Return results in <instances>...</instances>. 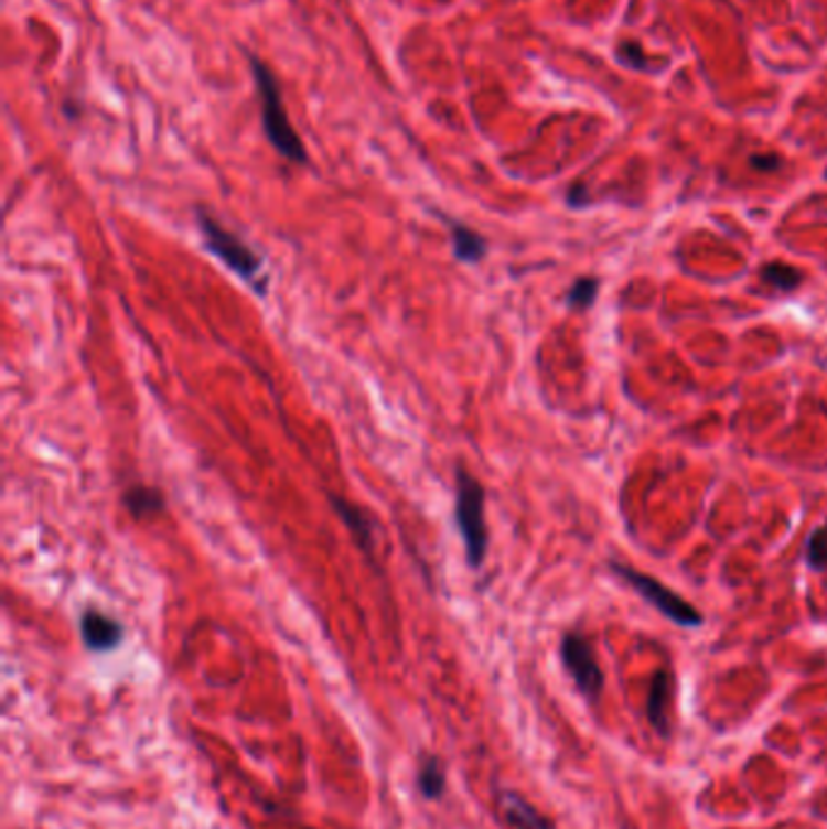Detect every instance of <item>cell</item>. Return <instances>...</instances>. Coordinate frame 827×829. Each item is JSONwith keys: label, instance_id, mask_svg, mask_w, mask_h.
<instances>
[{"label": "cell", "instance_id": "1", "mask_svg": "<svg viewBox=\"0 0 827 829\" xmlns=\"http://www.w3.org/2000/svg\"><path fill=\"white\" fill-rule=\"evenodd\" d=\"M248 64L253 73L255 93H258L260 97V115H262V129H265L267 141H270L272 149L282 158H287V161L307 165L309 163L307 146H303L294 125H291L287 117L282 90H279V80L275 76V71L267 66L262 58L253 54L248 58Z\"/></svg>", "mask_w": 827, "mask_h": 829}, {"label": "cell", "instance_id": "2", "mask_svg": "<svg viewBox=\"0 0 827 829\" xmlns=\"http://www.w3.org/2000/svg\"><path fill=\"white\" fill-rule=\"evenodd\" d=\"M197 226L204 236L206 248H210L218 260H222L228 270H234L243 282H248L250 287L258 289V294H265L267 289V279L262 277V258L255 252L250 246H246L236 234H230L228 228H224L216 218L204 212L202 206L197 212Z\"/></svg>", "mask_w": 827, "mask_h": 829}, {"label": "cell", "instance_id": "3", "mask_svg": "<svg viewBox=\"0 0 827 829\" xmlns=\"http://www.w3.org/2000/svg\"><path fill=\"white\" fill-rule=\"evenodd\" d=\"M485 491L466 469L457 471V524L466 546V560L479 570L488 551V527H485Z\"/></svg>", "mask_w": 827, "mask_h": 829}, {"label": "cell", "instance_id": "4", "mask_svg": "<svg viewBox=\"0 0 827 829\" xmlns=\"http://www.w3.org/2000/svg\"><path fill=\"white\" fill-rule=\"evenodd\" d=\"M612 570L624 582L631 584V590H636L643 596V600L658 609L663 616L675 621V624L685 626V628L701 626L704 616L697 612V606H691L689 602H685L683 596L675 594L670 588H665L663 582H658L655 578L646 575V572H641L636 568H629L624 563H612Z\"/></svg>", "mask_w": 827, "mask_h": 829}, {"label": "cell", "instance_id": "5", "mask_svg": "<svg viewBox=\"0 0 827 829\" xmlns=\"http://www.w3.org/2000/svg\"><path fill=\"white\" fill-rule=\"evenodd\" d=\"M561 657L568 669V675L573 677L576 687L590 699H598L604 687L602 669L598 665V657L592 653V645L580 633H566L561 643Z\"/></svg>", "mask_w": 827, "mask_h": 829}, {"label": "cell", "instance_id": "6", "mask_svg": "<svg viewBox=\"0 0 827 829\" xmlns=\"http://www.w3.org/2000/svg\"><path fill=\"white\" fill-rule=\"evenodd\" d=\"M121 624L97 609H85L80 616V638L95 653L115 650L121 643Z\"/></svg>", "mask_w": 827, "mask_h": 829}, {"label": "cell", "instance_id": "7", "mask_svg": "<svg viewBox=\"0 0 827 829\" xmlns=\"http://www.w3.org/2000/svg\"><path fill=\"white\" fill-rule=\"evenodd\" d=\"M670 706H673V675L658 669L653 675L648 691V721L658 735L670 733Z\"/></svg>", "mask_w": 827, "mask_h": 829}, {"label": "cell", "instance_id": "8", "mask_svg": "<svg viewBox=\"0 0 827 829\" xmlns=\"http://www.w3.org/2000/svg\"><path fill=\"white\" fill-rule=\"evenodd\" d=\"M327 499H331V505L335 507L337 517L347 524V529L352 531V536H355V541L364 548V553L372 556L374 553V531H372L369 517L364 515V512L359 507L352 505L350 499H345V497L331 495Z\"/></svg>", "mask_w": 827, "mask_h": 829}, {"label": "cell", "instance_id": "9", "mask_svg": "<svg viewBox=\"0 0 827 829\" xmlns=\"http://www.w3.org/2000/svg\"><path fill=\"white\" fill-rule=\"evenodd\" d=\"M503 810L515 829H554V825L541 818L537 808H531L525 798L513 794V790L503 794Z\"/></svg>", "mask_w": 827, "mask_h": 829}, {"label": "cell", "instance_id": "10", "mask_svg": "<svg viewBox=\"0 0 827 829\" xmlns=\"http://www.w3.org/2000/svg\"><path fill=\"white\" fill-rule=\"evenodd\" d=\"M449 230H452V248L461 262H479L485 252H488V243L476 230L449 222Z\"/></svg>", "mask_w": 827, "mask_h": 829}, {"label": "cell", "instance_id": "11", "mask_svg": "<svg viewBox=\"0 0 827 829\" xmlns=\"http://www.w3.org/2000/svg\"><path fill=\"white\" fill-rule=\"evenodd\" d=\"M125 505H127L131 517L149 519V517H155L158 512H163L165 499H163V495H161V491H158V487L133 485L125 493Z\"/></svg>", "mask_w": 827, "mask_h": 829}, {"label": "cell", "instance_id": "12", "mask_svg": "<svg viewBox=\"0 0 827 829\" xmlns=\"http://www.w3.org/2000/svg\"><path fill=\"white\" fill-rule=\"evenodd\" d=\"M762 282L774 291H794L804 284V274L786 262H770L762 267Z\"/></svg>", "mask_w": 827, "mask_h": 829}, {"label": "cell", "instance_id": "13", "mask_svg": "<svg viewBox=\"0 0 827 829\" xmlns=\"http://www.w3.org/2000/svg\"><path fill=\"white\" fill-rule=\"evenodd\" d=\"M418 784L425 798H440L444 790V766L437 757H425L420 764Z\"/></svg>", "mask_w": 827, "mask_h": 829}, {"label": "cell", "instance_id": "14", "mask_svg": "<svg viewBox=\"0 0 827 829\" xmlns=\"http://www.w3.org/2000/svg\"><path fill=\"white\" fill-rule=\"evenodd\" d=\"M598 291H600V282L594 277L578 279V282L573 287H570V291H568L570 309H576V311L590 309L592 303H594V299H598Z\"/></svg>", "mask_w": 827, "mask_h": 829}, {"label": "cell", "instance_id": "15", "mask_svg": "<svg viewBox=\"0 0 827 829\" xmlns=\"http://www.w3.org/2000/svg\"><path fill=\"white\" fill-rule=\"evenodd\" d=\"M806 558L813 568L827 570V524L810 534L806 543Z\"/></svg>", "mask_w": 827, "mask_h": 829}, {"label": "cell", "instance_id": "16", "mask_svg": "<svg viewBox=\"0 0 827 829\" xmlns=\"http://www.w3.org/2000/svg\"><path fill=\"white\" fill-rule=\"evenodd\" d=\"M619 58H622L624 64H629L631 68H636V71L648 68V58H646V54L641 52V46L636 42H626L624 46H619Z\"/></svg>", "mask_w": 827, "mask_h": 829}, {"label": "cell", "instance_id": "17", "mask_svg": "<svg viewBox=\"0 0 827 829\" xmlns=\"http://www.w3.org/2000/svg\"><path fill=\"white\" fill-rule=\"evenodd\" d=\"M750 165L758 168V170H764V173H774V170L782 168V158L780 155H772V153L752 155L750 158Z\"/></svg>", "mask_w": 827, "mask_h": 829}]
</instances>
